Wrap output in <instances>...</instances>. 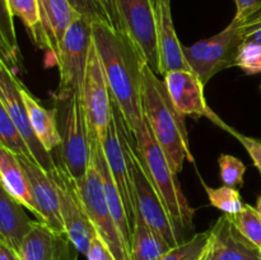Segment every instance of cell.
Segmentation results:
<instances>
[{"label": "cell", "instance_id": "obj_1", "mask_svg": "<svg viewBox=\"0 0 261 260\" xmlns=\"http://www.w3.org/2000/svg\"><path fill=\"white\" fill-rule=\"evenodd\" d=\"M92 35L112 99L120 107L127 129L134 135L145 121L142 103L144 60L132 40L109 23H92Z\"/></svg>", "mask_w": 261, "mask_h": 260}, {"label": "cell", "instance_id": "obj_2", "mask_svg": "<svg viewBox=\"0 0 261 260\" xmlns=\"http://www.w3.org/2000/svg\"><path fill=\"white\" fill-rule=\"evenodd\" d=\"M142 75V103L145 121L149 125L172 170L178 173L186 161L194 163V157L189 147L185 116L176 110L163 79H161L145 61L143 63Z\"/></svg>", "mask_w": 261, "mask_h": 260}, {"label": "cell", "instance_id": "obj_3", "mask_svg": "<svg viewBox=\"0 0 261 260\" xmlns=\"http://www.w3.org/2000/svg\"><path fill=\"white\" fill-rule=\"evenodd\" d=\"M134 138L143 166L160 193L175 228L181 236V231L193 227L194 209L181 190L176 176L177 173L171 167L147 121L143 122L139 130L134 134Z\"/></svg>", "mask_w": 261, "mask_h": 260}, {"label": "cell", "instance_id": "obj_4", "mask_svg": "<svg viewBox=\"0 0 261 260\" xmlns=\"http://www.w3.org/2000/svg\"><path fill=\"white\" fill-rule=\"evenodd\" d=\"M54 99L61 139L60 147L55 150L58 153L56 162L76 183L86 176L91 162L89 132L83 105L81 97L75 94L55 96Z\"/></svg>", "mask_w": 261, "mask_h": 260}, {"label": "cell", "instance_id": "obj_5", "mask_svg": "<svg viewBox=\"0 0 261 260\" xmlns=\"http://www.w3.org/2000/svg\"><path fill=\"white\" fill-rule=\"evenodd\" d=\"M241 18L234 17L222 32L213 37L184 46L182 51L191 70L205 86L216 74L236 66L237 54L242 43Z\"/></svg>", "mask_w": 261, "mask_h": 260}, {"label": "cell", "instance_id": "obj_6", "mask_svg": "<svg viewBox=\"0 0 261 260\" xmlns=\"http://www.w3.org/2000/svg\"><path fill=\"white\" fill-rule=\"evenodd\" d=\"M76 190L96 233L112 252L116 260H130V251L117 228L110 211L101 176L94 163L89 162L86 176L76 181Z\"/></svg>", "mask_w": 261, "mask_h": 260}, {"label": "cell", "instance_id": "obj_7", "mask_svg": "<svg viewBox=\"0 0 261 260\" xmlns=\"http://www.w3.org/2000/svg\"><path fill=\"white\" fill-rule=\"evenodd\" d=\"M120 31L132 40L143 60L160 75L154 0H116Z\"/></svg>", "mask_w": 261, "mask_h": 260}, {"label": "cell", "instance_id": "obj_8", "mask_svg": "<svg viewBox=\"0 0 261 260\" xmlns=\"http://www.w3.org/2000/svg\"><path fill=\"white\" fill-rule=\"evenodd\" d=\"M92 43V23L84 17H79L66 32L56 61L60 75L56 97L70 94L81 97Z\"/></svg>", "mask_w": 261, "mask_h": 260}, {"label": "cell", "instance_id": "obj_9", "mask_svg": "<svg viewBox=\"0 0 261 260\" xmlns=\"http://www.w3.org/2000/svg\"><path fill=\"white\" fill-rule=\"evenodd\" d=\"M81 99L89 137L103 142L111 121V92L94 43L89 50Z\"/></svg>", "mask_w": 261, "mask_h": 260}, {"label": "cell", "instance_id": "obj_10", "mask_svg": "<svg viewBox=\"0 0 261 260\" xmlns=\"http://www.w3.org/2000/svg\"><path fill=\"white\" fill-rule=\"evenodd\" d=\"M0 99L27 144L35 162L48 173L58 170V162L55 157L43 148L33 133L27 107L20 93V81L15 75L14 69L2 60H0Z\"/></svg>", "mask_w": 261, "mask_h": 260}, {"label": "cell", "instance_id": "obj_11", "mask_svg": "<svg viewBox=\"0 0 261 260\" xmlns=\"http://www.w3.org/2000/svg\"><path fill=\"white\" fill-rule=\"evenodd\" d=\"M54 180L59 195L61 219L64 229L71 244L86 256L92 239L97 236L93 224L89 221L79 198L75 181L58 163V170L48 173Z\"/></svg>", "mask_w": 261, "mask_h": 260}, {"label": "cell", "instance_id": "obj_12", "mask_svg": "<svg viewBox=\"0 0 261 260\" xmlns=\"http://www.w3.org/2000/svg\"><path fill=\"white\" fill-rule=\"evenodd\" d=\"M163 82L172 103L180 114L195 119L205 117L217 126L228 132L231 126L227 125L206 103L204 84L193 70L168 71L163 75Z\"/></svg>", "mask_w": 261, "mask_h": 260}, {"label": "cell", "instance_id": "obj_13", "mask_svg": "<svg viewBox=\"0 0 261 260\" xmlns=\"http://www.w3.org/2000/svg\"><path fill=\"white\" fill-rule=\"evenodd\" d=\"M27 177L30 180L33 198L40 212V222L53 229L54 232L65 235L63 219L59 205L58 190L48 172L37 165L32 158L18 155Z\"/></svg>", "mask_w": 261, "mask_h": 260}, {"label": "cell", "instance_id": "obj_14", "mask_svg": "<svg viewBox=\"0 0 261 260\" xmlns=\"http://www.w3.org/2000/svg\"><path fill=\"white\" fill-rule=\"evenodd\" d=\"M102 145H103L105 155H106L110 171H111L112 177H114L120 194H121L125 209H126V213L129 216L133 227V221H134L135 211H137L134 200V188H133L132 173H130L129 161H127L124 140H122L121 132H120L119 124H117L114 112H111V121H110L107 134L102 142Z\"/></svg>", "mask_w": 261, "mask_h": 260}, {"label": "cell", "instance_id": "obj_15", "mask_svg": "<svg viewBox=\"0 0 261 260\" xmlns=\"http://www.w3.org/2000/svg\"><path fill=\"white\" fill-rule=\"evenodd\" d=\"M41 24V48L58 61L64 37L70 25L82 17L68 0H38Z\"/></svg>", "mask_w": 261, "mask_h": 260}, {"label": "cell", "instance_id": "obj_16", "mask_svg": "<svg viewBox=\"0 0 261 260\" xmlns=\"http://www.w3.org/2000/svg\"><path fill=\"white\" fill-rule=\"evenodd\" d=\"M79 251L68 236L35 221L24 237L18 255L20 260H76Z\"/></svg>", "mask_w": 261, "mask_h": 260}, {"label": "cell", "instance_id": "obj_17", "mask_svg": "<svg viewBox=\"0 0 261 260\" xmlns=\"http://www.w3.org/2000/svg\"><path fill=\"white\" fill-rule=\"evenodd\" d=\"M208 249L204 260H261V251L250 244L223 214L209 229Z\"/></svg>", "mask_w": 261, "mask_h": 260}, {"label": "cell", "instance_id": "obj_18", "mask_svg": "<svg viewBox=\"0 0 261 260\" xmlns=\"http://www.w3.org/2000/svg\"><path fill=\"white\" fill-rule=\"evenodd\" d=\"M157 19L160 75L173 70H191L182 51V45L176 35L171 13V0H154Z\"/></svg>", "mask_w": 261, "mask_h": 260}, {"label": "cell", "instance_id": "obj_19", "mask_svg": "<svg viewBox=\"0 0 261 260\" xmlns=\"http://www.w3.org/2000/svg\"><path fill=\"white\" fill-rule=\"evenodd\" d=\"M89 144H91V160L96 166L99 176H101L102 185H103L105 195H106L107 203H109L110 211H111L112 217L115 219L117 228L126 244L127 249L130 251V244H132V222H130L129 216L125 209L124 201H122L121 194H120L119 188L115 183L114 177L110 171L109 163H107L106 155H105L103 145L99 140L93 139L89 137Z\"/></svg>", "mask_w": 261, "mask_h": 260}, {"label": "cell", "instance_id": "obj_20", "mask_svg": "<svg viewBox=\"0 0 261 260\" xmlns=\"http://www.w3.org/2000/svg\"><path fill=\"white\" fill-rule=\"evenodd\" d=\"M24 206L0 183V244L19 251L22 242L35 221L25 213Z\"/></svg>", "mask_w": 261, "mask_h": 260}, {"label": "cell", "instance_id": "obj_21", "mask_svg": "<svg viewBox=\"0 0 261 260\" xmlns=\"http://www.w3.org/2000/svg\"><path fill=\"white\" fill-rule=\"evenodd\" d=\"M0 183L40 221V212L36 205L27 173L18 155L3 143H0Z\"/></svg>", "mask_w": 261, "mask_h": 260}, {"label": "cell", "instance_id": "obj_22", "mask_svg": "<svg viewBox=\"0 0 261 260\" xmlns=\"http://www.w3.org/2000/svg\"><path fill=\"white\" fill-rule=\"evenodd\" d=\"M20 93L27 107L33 133L43 148L53 154V152L60 147L61 143L55 110L45 109L22 82H20Z\"/></svg>", "mask_w": 261, "mask_h": 260}, {"label": "cell", "instance_id": "obj_23", "mask_svg": "<svg viewBox=\"0 0 261 260\" xmlns=\"http://www.w3.org/2000/svg\"><path fill=\"white\" fill-rule=\"evenodd\" d=\"M171 249L172 247L145 223L138 212H135L130 244V260H155Z\"/></svg>", "mask_w": 261, "mask_h": 260}, {"label": "cell", "instance_id": "obj_24", "mask_svg": "<svg viewBox=\"0 0 261 260\" xmlns=\"http://www.w3.org/2000/svg\"><path fill=\"white\" fill-rule=\"evenodd\" d=\"M13 17L19 18L27 28L33 42L41 47V24L38 0H7Z\"/></svg>", "mask_w": 261, "mask_h": 260}, {"label": "cell", "instance_id": "obj_25", "mask_svg": "<svg viewBox=\"0 0 261 260\" xmlns=\"http://www.w3.org/2000/svg\"><path fill=\"white\" fill-rule=\"evenodd\" d=\"M234 228L255 247L261 251V216L256 208L245 204L241 212L234 216H227Z\"/></svg>", "mask_w": 261, "mask_h": 260}, {"label": "cell", "instance_id": "obj_26", "mask_svg": "<svg viewBox=\"0 0 261 260\" xmlns=\"http://www.w3.org/2000/svg\"><path fill=\"white\" fill-rule=\"evenodd\" d=\"M209 231L200 232L188 241H182L176 247L155 260H204L209 245Z\"/></svg>", "mask_w": 261, "mask_h": 260}, {"label": "cell", "instance_id": "obj_27", "mask_svg": "<svg viewBox=\"0 0 261 260\" xmlns=\"http://www.w3.org/2000/svg\"><path fill=\"white\" fill-rule=\"evenodd\" d=\"M201 184L205 189L206 195H208L212 205L223 212V214L234 216L242 211L245 203L242 201V198L237 189L229 188L226 185L221 186V188H209L208 185L204 184V181H201Z\"/></svg>", "mask_w": 261, "mask_h": 260}, {"label": "cell", "instance_id": "obj_28", "mask_svg": "<svg viewBox=\"0 0 261 260\" xmlns=\"http://www.w3.org/2000/svg\"><path fill=\"white\" fill-rule=\"evenodd\" d=\"M0 143H3L10 150H13L17 155H25V157L32 158L27 144L23 140L20 133L18 132L10 115L8 114L2 99H0Z\"/></svg>", "mask_w": 261, "mask_h": 260}, {"label": "cell", "instance_id": "obj_29", "mask_svg": "<svg viewBox=\"0 0 261 260\" xmlns=\"http://www.w3.org/2000/svg\"><path fill=\"white\" fill-rule=\"evenodd\" d=\"M219 176L223 185L239 190L244 185V176L246 166L241 160L231 154H221L218 158Z\"/></svg>", "mask_w": 261, "mask_h": 260}, {"label": "cell", "instance_id": "obj_30", "mask_svg": "<svg viewBox=\"0 0 261 260\" xmlns=\"http://www.w3.org/2000/svg\"><path fill=\"white\" fill-rule=\"evenodd\" d=\"M236 66L246 74L261 73V45L254 42H242L239 48Z\"/></svg>", "mask_w": 261, "mask_h": 260}, {"label": "cell", "instance_id": "obj_31", "mask_svg": "<svg viewBox=\"0 0 261 260\" xmlns=\"http://www.w3.org/2000/svg\"><path fill=\"white\" fill-rule=\"evenodd\" d=\"M13 15L10 13L7 0H0V35L5 41L8 47L13 53V55L19 59V45L17 41V33H15Z\"/></svg>", "mask_w": 261, "mask_h": 260}, {"label": "cell", "instance_id": "obj_32", "mask_svg": "<svg viewBox=\"0 0 261 260\" xmlns=\"http://www.w3.org/2000/svg\"><path fill=\"white\" fill-rule=\"evenodd\" d=\"M68 2L70 3L71 7H73L82 17L88 19L91 23L103 22L109 23L110 24L109 18H107L105 10L102 9L98 0H68Z\"/></svg>", "mask_w": 261, "mask_h": 260}, {"label": "cell", "instance_id": "obj_33", "mask_svg": "<svg viewBox=\"0 0 261 260\" xmlns=\"http://www.w3.org/2000/svg\"><path fill=\"white\" fill-rule=\"evenodd\" d=\"M227 133H229L232 137H234L240 143H241L242 147H244L245 149H246V152L249 153L252 162H254L255 167L257 168V171H259L261 175V140L244 135L242 133L233 129V127H229Z\"/></svg>", "mask_w": 261, "mask_h": 260}, {"label": "cell", "instance_id": "obj_34", "mask_svg": "<svg viewBox=\"0 0 261 260\" xmlns=\"http://www.w3.org/2000/svg\"><path fill=\"white\" fill-rule=\"evenodd\" d=\"M86 257L87 260H116L107 245L98 236H94L92 239Z\"/></svg>", "mask_w": 261, "mask_h": 260}, {"label": "cell", "instance_id": "obj_35", "mask_svg": "<svg viewBox=\"0 0 261 260\" xmlns=\"http://www.w3.org/2000/svg\"><path fill=\"white\" fill-rule=\"evenodd\" d=\"M98 3L101 4L102 9L106 13L107 18L110 20V24L112 25V28H115L116 31H120V22H119V15H117V9H116V0H98Z\"/></svg>", "mask_w": 261, "mask_h": 260}, {"label": "cell", "instance_id": "obj_36", "mask_svg": "<svg viewBox=\"0 0 261 260\" xmlns=\"http://www.w3.org/2000/svg\"><path fill=\"white\" fill-rule=\"evenodd\" d=\"M261 0H234L236 3V15L237 18H246L257 5L260 4Z\"/></svg>", "mask_w": 261, "mask_h": 260}, {"label": "cell", "instance_id": "obj_37", "mask_svg": "<svg viewBox=\"0 0 261 260\" xmlns=\"http://www.w3.org/2000/svg\"><path fill=\"white\" fill-rule=\"evenodd\" d=\"M0 60L4 61V63H7L12 69L17 68V66L19 65V61H20V60H18L14 55H13V53L10 51V48L8 47L7 43H5V41L3 40L2 35H0Z\"/></svg>", "mask_w": 261, "mask_h": 260}, {"label": "cell", "instance_id": "obj_38", "mask_svg": "<svg viewBox=\"0 0 261 260\" xmlns=\"http://www.w3.org/2000/svg\"><path fill=\"white\" fill-rule=\"evenodd\" d=\"M0 260H20L18 252L5 244H0Z\"/></svg>", "mask_w": 261, "mask_h": 260}, {"label": "cell", "instance_id": "obj_39", "mask_svg": "<svg viewBox=\"0 0 261 260\" xmlns=\"http://www.w3.org/2000/svg\"><path fill=\"white\" fill-rule=\"evenodd\" d=\"M256 209H257V211H259V213H260V216H261V194H260V196H259V199H257V204H256Z\"/></svg>", "mask_w": 261, "mask_h": 260}, {"label": "cell", "instance_id": "obj_40", "mask_svg": "<svg viewBox=\"0 0 261 260\" xmlns=\"http://www.w3.org/2000/svg\"><path fill=\"white\" fill-rule=\"evenodd\" d=\"M260 91H261V84H260Z\"/></svg>", "mask_w": 261, "mask_h": 260}]
</instances>
